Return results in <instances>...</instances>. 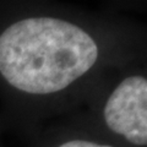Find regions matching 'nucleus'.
Returning <instances> with one entry per match:
<instances>
[{"label": "nucleus", "instance_id": "nucleus-1", "mask_svg": "<svg viewBox=\"0 0 147 147\" xmlns=\"http://www.w3.org/2000/svg\"><path fill=\"white\" fill-rule=\"evenodd\" d=\"M130 17L57 1L0 0V130L27 137L84 107L107 74L146 57Z\"/></svg>", "mask_w": 147, "mask_h": 147}, {"label": "nucleus", "instance_id": "nucleus-2", "mask_svg": "<svg viewBox=\"0 0 147 147\" xmlns=\"http://www.w3.org/2000/svg\"><path fill=\"white\" fill-rule=\"evenodd\" d=\"M80 110L124 147H147V57L110 70Z\"/></svg>", "mask_w": 147, "mask_h": 147}, {"label": "nucleus", "instance_id": "nucleus-3", "mask_svg": "<svg viewBox=\"0 0 147 147\" xmlns=\"http://www.w3.org/2000/svg\"><path fill=\"white\" fill-rule=\"evenodd\" d=\"M27 141L28 147H124L104 135L80 109L44 124Z\"/></svg>", "mask_w": 147, "mask_h": 147}, {"label": "nucleus", "instance_id": "nucleus-4", "mask_svg": "<svg viewBox=\"0 0 147 147\" xmlns=\"http://www.w3.org/2000/svg\"><path fill=\"white\" fill-rule=\"evenodd\" d=\"M0 147H4V146H3V142H1V140H0Z\"/></svg>", "mask_w": 147, "mask_h": 147}]
</instances>
